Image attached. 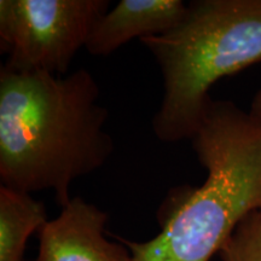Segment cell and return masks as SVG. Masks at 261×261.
Listing matches in <instances>:
<instances>
[{"instance_id": "6da1fadb", "label": "cell", "mask_w": 261, "mask_h": 261, "mask_svg": "<svg viewBox=\"0 0 261 261\" xmlns=\"http://www.w3.org/2000/svg\"><path fill=\"white\" fill-rule=\"evenodd\" d=\"M89 70L65 76L0 69V180L32 194L55 192L69 203L75 179L100 168L114 152L104 129L108 110Z\"/></svg>"}, {"instance_id": "7a4b0ae2", "label": "cell", "mask_w": 261, "mask_h": 261, "mask_svg": "<svg viewBox=\"0 0 261 261\" xmlns=\"http://www.w3.org/2000/svg\"><path fill=\"white\" fill-rule=\"evenodd\" d=\"M191 142L205 180L169 192L154 238H119L133 261H210L241 221L261 210V123L252 114L212 99Z\"/></svg>"}, {"instance_id": "3957f363", "label": "cell", "mask_w": 261, "mask_h": 261, "mask_svg": "<svg viewBox=\"0 0 261 261\" xmlns=\"http://www.w3.org/2000/svg\"><path fill=\"white\" fill-rule=\"evenodd\" d=\"M158 62L165 93L152 119L163 143L191 140L215 83L261 62V0H194L171 31L139 40Z\"/></svg>"}, {"instance_id": "277c9868", "label": "cell", "mask_w": 261, "mask_h": 261, "mask_svg": "<svg viewBox=\"0 0 261 261\" xmlns=\"http://www.w3.org/2000/svg\"><path fill=\"white\" fill-rule=\"evenodd\" d=\"M108 0H0V47L4 65L19 73L67 74L86 46Z\"/></svg>"}, {"instance_id": "5b68a950", "label": "cell", "mask_w": 261, "mask_h": 261, "mask_svg": "<svg viewBox=\"0 0 261 261\" xmlns=\"http://www.w3.org/2000/svg\"><path fill=\"white\" fill-rule=\"evenodd\" d=\"M107 220V213L97 205L71 198L39 231L37 261H133L121 241L106 237Z\"/></svg>"}, {"instance_id": "8992f818", "label": "cell", "mask_w": 261, "mask_h": 261, "mask_svg": "<svg viewBox=\"0 0 261 261\" xmlns=\"http://www.w3.org/2000/svg\"><path fill=\"white\" fill-rule=\"evenodd\" d=\"M181 0H121L98 19L86 50L92 56H108L126 42L171 31L187 14Z\"/></svg>"}, {"instance_id": "52a82bcc", "label": "cell", "mask_w": 261, "mask_h": 261, "mask_svg": "<svg viewBox=\"0 0 261 261\" xmlns=\"http://www.w3.org/2000/svg\"><path fill=\"white\" fill-rule=\"evenodd\" d=\"M48 221L46 208L31 194L0 188V261H23L31 234Z\"/></svg>"}, {"instance_id": "ba28073f", "label": "cell", "mask_w": 261, "mask_h": 261, "mask_svg": "<svg viewBox=\"0 0 261 261\" xmlns=\"http://www.w3.org/2000/svg\"><path fill=\"white\" fill-rule=\"evenodd\" d=\"M219 253L223 261H261V210L241 221Z\"/></svg>"}, {"instance_id": "9c48e42d", "label": "cell", "mask_w": 261, "mask_h": 261, "mask_svg": "<svg viewBox=\"0 0 261 261\" xmlns=\"http://www.w3.org/2000/svg\"><path fill=\"white\" fill-rule=\"evenodd\" d=\"M250 114L257 122L261 123V89L255 93L253 98L252 107H250Z\"/></svg>"}]
</instances>
